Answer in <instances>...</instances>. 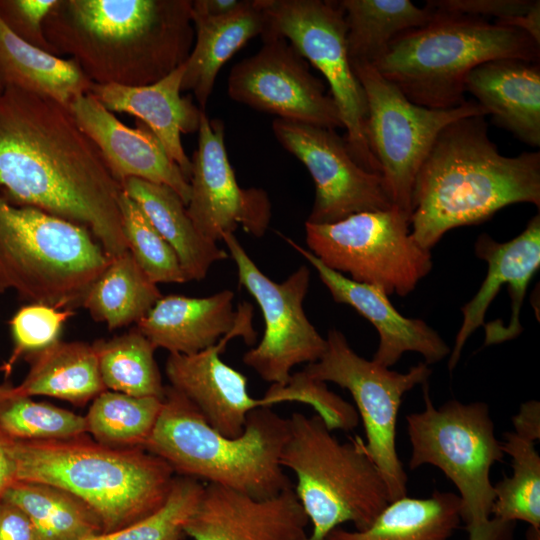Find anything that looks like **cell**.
<instances>
[{
	"instance_id": "obj_1",
	"label": "cell",
	"mask_w": 540,
	"mask_h": 540,
	"mask_svg": "<svg viewBox=\"0 0 540 540\" xmlns=\"http://www.w3.org/2000/svg\"><path fill=\"white\" fill-rule=\"evenodd\" d=\"M68 106L13 86L0 92V197L87 228L109 259L128 251L120 197Z\"/></svg>"
},
{
	"instance_id": "obj_2",
	"label": "cell",
	"mask_w": 540,
	"mask_h": 540,
	"mask_svg": "<svg viewBox=\"0 0 540 540\" xmlns=\"http://www.w3.org/2000/svg\"><path fill=\"white\" fill-rule=\"evenodd\" d=\"M191 10L192 0H57L43 29L93 84L144 86L186 62Z\"/></svg>"
},
{
	"instance_id": "obj_3",
	"label": "cell",
	"mask_w": 540,
	"mask_h": 540,
	"mask_svg": "<svg viewBox=\"0 0 540 540\" xmlns=\"http://www.w3.org/2000/svg\"><path fill=\"white\" fill-rule=\"evenodd\" d=\"M522 202L540 207V153L504 156L489 138L485 116L461 118L439 133L416 175L411 235L431 250L449 230Z\"/></svg>"
},
{
	"instance_id": "obj_4",
	"label": "cell",
	"mask_w": 540,
	"mask_h": 540,
	"mask_svg": "<svg viewBox=\"0 0 540 540\" xmlns=\"http://www.w3.org/2000/svg\"><path fill=\"white\" fill-rule=\"evenodd\" d=\"M16 481L47 483L84 501L103 533L141 520L168 497L175 473L141 447L107 446L86 435L59 440H11Z\"/></svg>"
},
{
	"instance_id": "obj_5",
	"label": "cell",
	"mask_w": 540,
	"mask_h": 540,
	"mask_svg": "<svg viewBox=\"0 0 540 540\" xmlns=\"http://www.w3.org/2000/svg\"><path fill=\"white\" fill-rule=\"evenodd\" d=\"M288 433V418L261 407L247 415L239 436L227 437L168 385L157 422L142 448L164 460L177 476L266 499L293 486L280 463Z\"/></svg>"
},
{
	"instance_id": "obj_6",
	"label": "cell",
	"mask_w": 540,
	"mask_h": 540,
	"mask_svg": "<svg viewBox=\"0 0 540 540\" xmlns=\"http://www.w3.org/2000/svg\"><path fill=\"white\" fill-rule=\"evenodd\" d=\"M435 12L426 25L397 36L372 65L417 105L432 109L461 105L466 101L467 76L485 62L501 58L539 61L540 45L518 28Z\"/></svg>"
},
{
	"instance_id": "obj_7",
	"label": "cell",
	"mask_w": 540,
	"mask_h": 540,
	"mask_svg": "<svg viewBox=\"0 0 540 540\" xmlns=\"http://www.w3.org/2000/svg\"><path fill=\"white\" fill-rule=\"evenodd\" d=\"M109 260L87 228L0 197V294L73 310Z\"/></svg>"
},
{
	"instance_id": "obj_8",
	"label": "cell",
	"mask_w": 540,
	"mask_h": 540,
	"mask_svg": "<svg viewBox=\"0 0 540 540\" xmlns=\"http://www.w3.org/2000/svg\"><path fill=\"white\" fill-rule=\"evenodd\" d=\"M288 420L280 463L296 476L293 489L312 525L307 540H323L344 523L367 528L390 499L363 440L341 443L316 414L294 412Z\"/></svg>"
},
{
	"instance_id": "obj_9",
	"label": "cell",
	"mask_w": 540,
	"mask_h": 540,
	"mask_svg": "<svg viewBox=\"0 0 540 540\" xmlns=\"http://www.w3.org/2000/svg\"><path fill=\"white\" fill-rule=\"evenodd\" d=\"M427 383L422 384L424 409L405 418L411 444L409 468L432 465L444 473L458 490L461 520L468 530L491 517L490 472L504 457L502 443L486 403L450 400L436 407Z\"/></svg>"
},
{
	"instance_id": "obj_10",
	"label": "cell",
	"mask_w": 540,
	"mask_h": 540,
	"mask_svg": "<svg viewBox=\"0 0 540 540\" xmlns=\"http://www.w3.org/2000/svg\"><path fill=\"white\" fill-rule=\"evenodd\" d=\"M410 214L396 206L334 223L305 222L306 243L327 267L352 280L406 296L432 269L430 250L411 235Z\"/></svg>"
},
{
	"instance_id": "obj_11",
	"label": "cell",
	"mask_w": 540,
	"mask_h": 540,
	"mask_svg": "<svg viewBox=\"0 0 540 540\" xmlns=\"http://www.w3.org/2000/svg\"><path fill=\"white\" fill-rule=\"evenodd\" d=\"M265 17L261 39H286L327 80L354 160L380 174L366 138L367 102L347 51V27L338 1L256 0Z\"/></svg>"
},
{
	"instance_id": "obj_12",
	"label": "cell",
	"mask_w": 540,
	"mask_h": 540,
	"mask_svg": "<svg viewBox=\"0 0 540 540\" xmlns=\"http://www.w3.org/2000/svg\"><path fill=\"white\" fill-rule=\"evenodd\" d=\"M322 357L302 370L307 376L349 391L366 440L363 450L379 470L390 502L407 495L408 476L396 449V424L403 396L428 381L432 370L419 362L399 373L358 355L346 337L331 329Z\"/></svg>"
},
{
	"instance_id": "obj_13",
	"label": "cell",
	"mask_w": 540,
	"mask_h": 540,
	"mask_svg": "<svg viewBox=\"0 0 540 540\" xmlns=\"http://www.w3.org/2000/svg\"><path fill=\"white\" fill-rule=\"evenodd\" d=\"M367 102L366 138L393 206L411 215L416 175L439 133L450 123L486 116L476 101L449 109L411 102L372 65L351 62Z\"/></svg>"
},
{
	"instance_id": "obj_14",
	"label": "cell",
	"mask_w": 540,
	"mask_h": 540,
	"mask_svg": "<svg viewBox=\"0 0 540 540\" xmlns=\"http://www.w3.org/2000/svg\"><path fill=\"white\" fill-rule=\"evenodd\" d=\"M221 240L236 265L239 284L256 300L265 323L261 341L243 355V362L264 381L284 386L294 366L314 363L326 350V339L303 308L309 268L302 265L277 283L258 268L234 233H225Z\"/></svg>"
},
{
	"instance_id": "obj_15",
	"label": "cell",
	"mask_w": 540,
	"mask_h": 540,
	"mask_svg": "<svg viewBox=\"0 0 540 540\" xmlns=\"http://www.w3.org/2000/svg\"><path fill=\"white\" fill-rule=\"evenodd\" d=\"M254 55L236 63L228 76V96L279 119L328 129L343 128L336 103L307 60L284 38H262Z\"/></svg>"
},
{
	"instance_id": "obj_16",
	"label": "cell",
	"mask_w": 540,
	"mask_h": 540,
	"mask_svg": "<svg viewBox=\"0 0 540 540\" xmlns=\"http://www.w3.org/2000/svg\"><path fill=\"white\" fill-rule=\"evenodd\" d=\"M272 131L282 147L300 160L315 184V200L306 222L334 223L350 215L392 205L380 174L352 157L345 137L334 129L276 118Z\"/></svg>"
},
{
	"instance_id": "obj_17",
	"label": "cell",
	"mask_w": 540,
	"mask_h": 540,
	"mask_svg": "<svg viewBox=\"0 0 540 540\" xmlns=\"http://www.w3.org/2000/svg\"><path fill=\"white\" fill-rule=\"evenodd\" d=\"M475 253L488 264L487 275L475 296L462 308L463 321L448 361L450 371L478 327L484 325L485 346L521 334V307L530 280L540 266V214L533 216L523 232L508 242L479 235Z\"/></svg>"
},
{
	"instance_id": "obj_18",
	"label": "cell",
	"mask_w": 540,
	"mask_h": 540,
	"mask_svg": "<svg viewBox=\"0 0 540 540\" xmlns=\"http://www.w3.org/2000/svg\"><path fill=\"white\" fill-rule=\"evenodd\" d=\"M197 132L186 205L195 227L215 242L225 233H234L238 226L254 237H262L271 220L268 194L238 184L228 159L221 120H210L204 112Z\"/></svg>"
},
{
	"instance_id": "obj_19",
	"label": "cell",
	"mask_w": 540,
	"mask_h": 540,
	"mask_svg": "<svg viewBox=\"0 0 540 540\" xmlns=\"http://www.w3.org/2000/svg\"><path fill=\"white\" fill-rule=\"evenodd\" d=\"M256 336L250 313L215 345L191 355L169 354L165 363L170 386L186 397L211 427L227 437L243 432L251 411L270 407L264 396H250L246 376L220 358L231 339L242 337L251 345Z\"/></svg>"
},
{
	"instance_id": "obj_20",
	"label": "cell",
	"mask_w": 540,
	"mask_h": 540,
	"mask_svg": "<svg viewBox=\"0 0 540 540\" xmlns=\"http://www.w3.org/2000/svg\"><path fill=\"white\" fill-rule=\"evenodd\" d=\"M309 524L293 486L257 499L217 485H204L183 526L193 540H307Z\"/></svg>"
},
{
	"instance_id": "obj_21",
	"label": "cell",
	"mask_w": 540,
	"mask_h": 540,
	"mask_svg": "<svg viewBox=\"0 0 540 540\" xmlns=\"http://www.w3.org/2000/svg\"><path fill=\"white\" fill-rule=\"evenodd\" d=\"M69 109L94 142L115 179L123 184L138 178L172 188L187 205L189 180L155 134L142 122L131 128L103 106L92 93L74 98Z\"/></svg>"
},
{
	"instance_id": "obj_22",
	"label": "cell",
	"mask_w": 540,
	"mask_h": 540,
	"mask_svg": "<svg viewBox=\"0 0 540 540\" xmlns=\"http://www.w3.org/2000/svg\"><path fill=\"white\" fill-rule=\"evenodd\" d=\"M282 237L313 266L335 302L351 306L375 327L379 345L373 361L389 368L404 353L416 352L429 365L450 354V347L433 328L421 319L401 315L382 289L345 277L327 267L309 250Z\"/></svg>"
},
{
	"instance_id": "obj_23",
	"label": "cell",
	"mask_w": 540,
	"mask_h": 540,
	"mask_svg": "<svg viewBox=\"0 0 540 540\" xmlns=\"http://www.w3.org/2000/svg\"><path fill=\"white\" fill-rule=\"evenodd\" d=\"M234 293L225 289L207 297L162 296L135 327L169 354L191 355L215 345L250 313L242 303L233 309Z\"/></svg>"
},
{
	"instance_id": "obj_24",
	"label": "cell",
	"mask_w": 540,
	"mask_h": 540,
	"mask_svg": "<svg viewBox=\"0 0 540 540\" xmlns=\"http://www.w3.org/2000/svg\"><path fill=\"white\" fill-rule=\"evenodd\" d=\"M183 74L184 64L149 85L93 84L90 93L109 111L130 114L145 124L189 180L192 164L181 135L197 132L205 111L190 96H181Z\"/></svg>"
},
{
	"instance_id": "obj_25",
	"label": "cell",
	"mask_w": 540,
	"mask_h": 540,
	"mask_svg": "<svg viewBox=\"0 0 540 540\" xmlns=\"http://www.w3.org/2000/svg\"><path fill=\"white\" fill-rule=\"evenodd\" d=\"M466 91L500 126L520 141L540 145V65L519 58L495 59L474 68Z\"/></svg>"
},
{
	"instance_id": "obj_26",
	"label": "cell",
	"mask_w": 540,
	"mask_h": 540,
	"mask_svg": "<svg viewBox=\"0 0 540 540\" xmlns=\"http://www.w3.org/2000/svg\"><path fill=\"white\" fill-rule=\"evenodd\" d=\"M195 38L184 63L181 90L191 91L205 111L218 72L252 38L261 36L265 17L256 0H246L237 11L212 17L192 7Z\"/></svg>"
},
{
	"instance_id": "obj_27",
	"label": "cell",
	"mask_w": 540,
	"mask_h": 540,
	"mask_svg": "<svg viewBox=\"0 0 540 540\" xmlns=\"http://www.w3.org/2000/svg\"><path fill=\"white\" fill-rule=\"evenodd\" d=\"M122 186L174 250L188 281L204 279L214 263L228 258L217 242L198 231L172 188L138 178H128Z\"/></svg>"
},
{
	"instance_id": "obj_28",
	"label": "cell",
	"mask_w": 540,
	"mask_h": 540,
	"mask_svg": "<svg viewBox=\"0 0 540 540\" xmlns=\"http://www.w3.org/2000/svg\"><path fill=\"white\" fill-rule=\"evenodd\" d=\"M29 370L16 393L48 396L84 406L106 390L92 344L57 340L24 356Z\"/></svg>"
},
{
	"instance_id": "obj_29",
	"label": "cell",
	"mask_w": 540,
	"mask_h": 540,
	"mask_svg": "<svg viewBox=\"0 0 540 540\" xmlns=\"http://www.w3.org/2000/svg\"><path fill=\"white\" fill-rule=\"evenodd\" d=\"M461 522L459 496L434 491L426 498L406 495L391 501L367 528L340 526L323 540H451Z\"/></svg>"
},
{
	"instance_id": "obj_30",
	"label": "cell",
	"mask_w": 540,
	"mask_h": 540,
	"mask_svg": "<svg viewBox=\"0 0 540 540\" xmlns=\"http://www.w3.org/2000/svg\"><path fill=\"white\" fill-rule=\"evenodd\" d=\"M0 81L65 106L89 93L93 83L71 58L41 50L12 33L0 19Z\"/></svg>"
},
{
	"instance_id": "obj_31",
	"label": "cell",
	"mask_w": 540,
	"mask_h": 540,
	"mask_svg": "<svg viewBox=\"0 0 540 540\" xmlns=\"http://www.w3.org/2000/svg\"><path fill=\"white\" fill-rule=\"evenodd\" d=\"M350 62L373 65L400 34L424 26L436 12L410 0H341Z\"/></svg>"
},
{
	"instance_id": "obj_32",
	"label": "cell",
	"mask_w": 540,
	"mask_h": 540,
	"mask_svg": "<svg viewBox=\"0 0 540 540\" xmlns=\"http://www.w3.org/2000/svg\"><path fill=\"white\" fill-rule=\"evenodd\" d=\"M162 296L127 251L109 260L81 306L93 320L115 330L139 322Z\"/></svg>"
},
{
	"instance_id": "obj_33",
	"label": "cell",
	"mask_w": 540,
	"mask_h": 540,
	"mask_svg": "<svg viewBox=\"0 0 540 540\" xmlns=\"http://www.w3.org/2000/svg\"><path fill=\"white\" fill-rule=\"evenodd\" d=\"M2 499L18 506L29 517L39 540H85L103 533L95 512L60 487L17 480Z\"/></svg>"
},
{
	"instance_id": "obj_34",
	"label": "cell",
	"mask_w": 540,
	"mask_h": 540,
	"mask_svg": "<svg viewBox=\"0 0 540 540\" xmlns=\"http://www.w3.org/2000/svg\"><path fill=\"white\" fill-rule=\"evenodd\" d=\"M106 390L164 399L165 388L154 357L156 347L136 327L92 343Z\"/></svg>"
},
{
	"instance_id": "obj_35",
	"label": "cell",
	"mask_w": 540,
	"mask_h": 540,
	"mask_svg": "<svg viewBox=\"0 0 540 540\" xmlns=\"http://www.w3.org/2000/svg\"><path fill=\"white\" fill-rule=\"evenodd\" d=\"M502 450L511 460L512 472L493 485L491 517L522 521L540 529V456L536 441L514 431L503 435Z\"/></svg>"
},
{
	"instance_id": "obj_36",
	"label": "cell",
	"mask_w": 540,
	"mask_h": 540,
	"mask_svg": "<svg viewBox=\"0 0 540 540\" xmlns=\"http://www.w3.org/2000/svg\"><path fill=\"white\" fill-rule=\"evenodd\" d=\"M163 399L135 397L105 390L84 416L86 432L98 443L117 447H141L152 432Z\"/></svg>"
},
{
	"instance_id": "obj_37",
	"label": "cell",
	"mask_w": 540,
	"mask_h": 540,
	"mask_svg": "<svg viewBox=\"0 0 540 540\" xmlns=\"http://www.w3.org/2000/svg\"><path fill=\"white\" fill-rule=\"evenodd\" d=\"M0 432L11 440H59L86 435L82 415L0 385Z\"/></svg>"
},
{
	"instance_id": "obj_38",
	"label": "cell",
	"mask_w": 540,
	"mask_h": 540,
	"mask_svg": "<svg viewBox=\"0 0 540 540\" xmlns=\"http://www.w3.org/2000/svg\"><path fill=\"white\" fill-rule=\"evenodd\" d=\"M119 204L127 249L145 275L155 284L187 282L174 250L124 190Z\"/></svg>"
},
{
	"instance_id": "obj_39",
	"label": "cell",
	"mask_w": 540,
	"mask_h": 540,
	"mask_svg": "<svg viewBox=\"0 0 540 540\" xmlns=\"http://www.w3.org/2000/svg\"><path fill=\"white\" fill-rule=\"evenodd\" d=\"M204 484L193 478L175 476L163 505L147 517L118 530L85 540H183V526L195 510Z\"/></svg>"
},
{
	"instance_id": "obj_40",
	"label": "cell",
	"mask_w": 540,
	"mask_h": 540,
	"mask_svg": "<svg viewBox=\"0 0 540 540\" xmlns=\"http://www.w3.org/2000/svg\"><path fill=\"white\" fill-rule=\"evenodd\" d=\"M74 315V310L41 303H27L20 307L9 321L13 350L1 367L5 375H10L20 358L59 340L64 324Z\"/></svg>"
},
{
	"instance_id": "obj_41",
	"label": "cell",
	"mask_w": 540,
	"mask_h": 540,
	"mask_svg": "<svg viewBox=\"0 0 540 540\" xmlns=\"http://www.w3.org/2000/svg\"><path fill=\"white\" fill-rule=\"evenodd\" d=\"M284 386L290 402L312 407L330 430L347 432L358 425L359 416L355 407L330 391L326 383L314 380L303 371H299L292 374Z\"/></svg>"
},
{
	"instance_id": "obj_42",
	"label": "cell",
	"mask_w": 540,
	"mask_h": 540,
	"mask_svg": "<svg viewBox=\"0 0 540 540\" xmlns=\"http://www.w3.org/2000/svg\"><path fill=\"white\" fill-rule=\"evenodd\" d=\"M57 0H0V19L25 42L55 56L44 34V21Z\"/></svg>"
},
{
	"instance_id": "obj_43",
	"label": "cell",
	"mask_w": 540,
	"mask_h": 540,
	"mask_svg": "<svg viewBox=\"0 0 540 540\" xmlns=\"http://www.w3.org/2000/svg\"><path fill=\"white\" fill-rule=\"evenodd\" d=\"M537 0H429L427 6L435 11L468 15L473 17H495L503 21L528 13Z\"/></svg>"
},
{
	"instance_id": "obj_44",
	"label": "cell",
	"mask_w": 540,
	"mask_h": 540,
	"mask_svg": "<svg viewBox=\"0 0 540 540\" xmlns=\"http://www.w3.org/2000/svg\"><path fill=\"white\" fill-rule=\"evenodd\" d=\"M0 540H39L29 517L15 504L0 499Z\"/></svg>"
},
{
	"instance_id": "obj_45",
	"label": "cell",
	"mask_w": 540,
	"mask_h": 540,
	"mask_svg": "<svg viewBox=\"0 0 540 540\" xmlns=\"http://www.w3.org/2000/svg\"><path fill=\"white\" fill-rule=\"evenodd\" d=\"M513 431L535 441L540 439V404L536 400L523 403L512 417Z\"/></svg>"
},
{
	"instance_id": "obj_46",
	"label": "cell",
	"mask_w": 540,
	"mask_h": 540,
	"mask_svg": "<svg viewBox=\"0 0 540 540\" xmlns=\"http://www.w3.org/2000/svg\"><path fill=\"white\" fill-rule=\"evenodd\" d=\"M516 523L490 517L485 522L466 530L468 540H514Z\"/></svg>"
},
{
	"instance_id": "obj_47",
	"label": "cell",
	"mask_w": 540,
	"mask_h": 540,
	"mask_svg": "<svg viewBox=\"0 0 540 540\" xmlns=\"http://www.w3.org/2000/svg\"><path fill=\"white\" fill-rule=\"evenodd\" d=\"M501 25L518 28L527 33L538 45H540V2L537 0L533 8L526 14L496 21Z\"/></svg>"
},
{
	"instance_id": "obj_48",
	"label": "cell",
	"mask_w": 540,
	"mask_h": 540,
	"mask_svg": "<svg viewBox=\"0 0 540 540\" xmlns=\"http://www.w3.org/2000/svg\"><path fill=\"white\" fill-rule=\"evenodd\" d=\"M246 0H192V7L212 17L231 14L240 9Z\"/></svg>"
},
{
	"instance_id": "obj_49",
	"label": "cell",
	"mask_w": 540,
	"mask_h": 540,
	"mask_svg": "<svg viewBox=\"0 0 540 540\" xmlns=\"http://www.w3.org/2000/svg\"><path fill=\"white\" fill-rule=\"evenodd\" d=\"M15 481V465L8 449V438L0 432V499Z\"/></svg>"
},
{
	"instance_id": "obj_50",
	"label": "cell",
	"mask_w": 540,
	"mask_h": 540,
	"mask_svg": "<svg viewBox=\"0 0 540 540\" xmlns=\"http://www.w3.org/2000/svg\"><path fill=\"white\" fill-rule=\"evenodd\" d=\"M526 540H540V529L528 527L526 531Z\"/></svg>"
},
{
	"instance_id": "obj_51",
	"label": "cell",
	"mask_w": 540,
	"mask_h": 540,
	"mask_svg": "<svg viewBox=\"0 0 540 540\" xmlns=\"http://www.w3.org/2000/svg\"><path fill=\"white\" fill-rule=\"evenodd\" d=\"M3 89H4V86H3V84H2L1 81H0V92H2Z\"/></svg>"
}]
</instances>
